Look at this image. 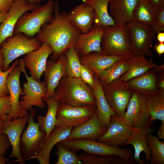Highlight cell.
Here are the masks:
<instances>
[{
	"label": "cell",
	"instance_id": "8",
	"mask_svg": "<svg viewBox=\"0 0 164 164\" xmlns=\"http://www.w3.org/2000/svg\"><path fill=\"white\" fill-rule=\"evenodd\" d=\"M127 25L129 30L131 48L134 56H152L150 47L157 33L156 31L151 26L139 23L133 19Z\"/></svg>",
	"mask_w": 164,
	"mask_h": 164
},
{
	"label": "cell",
	"instance_id": "54",
	"mask_svg": "<svg viewBox=\"0 0 164 164\" xmlns=\"http://www.w3.org/2000/svg\"><path fill=\"white\" fill-rule=\"evenodd\" d=\"M31 3L39 4L41 2V0H28Z\"/></svg>",
	"mask_w": 164,
	"mask_h": 164
},
{
	"label": "cell",
	"instance_id": "5",
	"mask_svg": "<svg viewBox=\"0 0 164 164\" xmlns=\"http://www.w3.org/2000/svg\"><path fill=\"white\" fill-rule=\"evenodd\" d=\"M42 44L36 36L30 37L22 33L13 34L6 38L0 46V50L4 58V71L9 68L10 64L13 61L39 49Z\"/></svg>",
	"mask_w": 164,
	"mask_h": 164
},
{
	"label": "cell",
	"instance_id": "13",
	"mask_svg": "<svg viewBox=\"0 0 164 164\" xmlns=\"http://www.w3.org/2000/svg\"><path fill=\"white\" fill-rule=\"evenodd\" d=\"M135 129L122 118L112 116L106 131L97 139L98 141L111 146L119 147L122 146Z\"/></svg>",
	"mask_w": 164,
	"mask_h": 164
},
{
	"label": "cell",
	"instance_id": "33",
	"mask_svg": "<svg viewBox=\"0 0 164 164\" xmlns=\"http://www.w3.org/2000/svg\"><path fill=\"white\" fill-rule=\"evenodd\" d=\"M146 98V106L151 120H159L164 122V91Z\"/></svg>",
	"mask_w": 164,
	"mask_h": 164
},
{
	"label": "cell",
	"instance_id": "27",
	"mask_svg": "<svg viewBox=\"0 0 164 164\" xmlns=\"http://www.w3.org/2000/svg\"><path fill=\"white\" fill-rule=\"evenodd\" d=\"M92 91L95 99L99 120L102 126L107 129L110 123L111 117L116 115L106 100L101 84L95 77L94 86Z\"/></svg>",
	"mask_w": 164,
	"mask_h": 164
},
{
	"label": "cell",
	"instance_id": "10",
	"mask_svg": "<svg viewBox=\"0 0 164 164\" xmlns=\"http://www.w3.org/2000/svg\"><path fill=\"white\" fill-rule=\"evenodd\" d=\"M126 109L122 118L131 127L140 129L151 127L152 121L145 97L133 91Z\"/></svg>",
	"mask_w": 164,
	"mask_h": 164
},
{
	"label": "cell",
	"instance_id": "47",
	"mask_svg": "<svg viewBox=\"0 0 164 164\" xmlns=\"http://www.w3.org/2000/svg\"><path fill=\"white\" fill-rule=\"evenodd\" d=\"M158 137L160 139H164V122L162 124L158 131Z\"/></svg>",
	"mask_w": 164,
	"mask_h": 164
},
{
	"label": "cell",
	"instance_id": "6",
	"mask_svg": "<svg viewBox=\"0 0 164 164\" xmlns=\"http://www.w3.org/2000/svg\"><path fill=\"white\" fill-rule=\"evenodd\" d=\"M59 142L74 151L82 150L86 153L99 156L114 155L134 161L132 150L129 147L122 149L113 147L101 142L87 139L65 140Z\"/></svg>",
	"mask_w": 164,
	"mask_h": 164
},
{
	"label": "cell",
	"instance_id": "44",
	"mask_svg": "<svg viewBox=\"0 0 164 164\" xmlns=\"http://www.w3.org/2000/svg\"><path fill=\"white\" fill-rule=\"evenodd\" d=\"M135 163L136 162L135 161L116 156V157H114L111 164H135Z\"/></svg>",
	"mask_w": 164,
	"mask_h": 164
},
{
	"label": "cell",
	"instance_id": "19",
	"mask_svg": "<svg viewBox=\"0 0 164 164\" xmlns=\"http://www.w3.org/2000/svg\"><path fill=\"white\" fill-rule=\"evenodd\" d=\"M72 128L56 126L43 142L38 152L25 159L37 160L40 164H49L50 155L54 146L60 142L65 140L70 135Z\"/></svg>",
	"mask_w": 164,
	"mask_h": 164
},
{
	"label": "cell",
	"instance_id": "4",
	"mask_svg": "<svg viewBox=\"0 0 164 164\" xmlns=\"http://www.w3.org/2000/svg\"><path fill=\"white\" fill-rule=\"evenodd\" d=\"M54 9V0H48L43 5L37 4L19 19L15 26L13 34L22 33L30 37L35 36L43 25L52 20Z\"/></svg>",
	"mask_w": 164,
	"mask_h": 164
},
{
	"label": "cell",
	"instance_id": "32",
	"mask_svg": "<svg viewBox=\"0 0 164 164\" xmlns=\"http://www.w3.org/2000/svg\"><path fill=\"white\" fill-rule=\"evenodd\" d=\"M128 70L126 61L122 60L115 62L108 68L94 75L103 86L120 77Z\"/></svg>",
	"mask_w": 164,
	"mask_h": 164
},
{
	"label": "cell",
	"instance_id": "25",
	"mask_svg": "<svg viewBox=\"0 0 164 164\" xmlns=\"http://www.w3.org/2000/svg\"><path fill=\"white\" fill-rule=\"evenodd\" d=\"M126 62L128 70L119 77L125 82L138 77L150 70L154 69L159 72L163 70L164 68L163 64L158 65L152 58L147 59L144 56H134Z\"/></svg>",
	"mask_w": 164,
	"mask_h": 164
},
{
	"label": "cell",
	"instance_id": "11",
	"mask_svg": "<svg viewBox=\"0 0 164 164\" xmlns=\"http://www.w3.org/2000/svg\"><path fill=\"white\" fill-rule=\"evenodd\" d=\"M29 111L28 125L22 133L20 143L21 154L25 160L38 152L46 135L45 132L41 130L39 123L34 121L35 110L32 108Z\"/></svg>",
	"mask_w": 164,
	"mask_h": 164
},
{
	"label": "cell",
	"instance_id": "48",
	"mask_svg": "<svg viewBox=\"0 0 164 164\" xmlns=\"http://www.w3.org/2000/svg\"><path fill=\"white\" fill-rule=\"evenodd\" d=\"M157 36V39L159 43H164V32H158Z\"/></svg>",
	"mask_w": 164,
	"mask_h": 164
},
{
	"label": "cell",
	"instance_id": "41",
	"mask_svg": "<svg viewBox=\"0 0 164 164\" xmlns=\"http://www.w3.org/2000/svg\"><path fill=\"white\" fill-rule=\"evenodd\" d=\"M152 27L157 33L164 30V8L158 11L156 19Z\"/></svg>",
	"mask_w": 164,
	"mask_h": 164
},
{
	"label": "cell",
	"instance_id": "9",
	"mask_svg": "<svg viewBox=\"0 0 164 164\" xmlns=\"http://www.w3.org/2000/svg\"><path fill=\"white\" fill-rule=\"evenodd\" d=\"M106 100L116 116L122 118L133 91L119 78L102 86Z\"/></svg>",
	"mask_w": 164,
	"mask_h": 164
},
{
	"label": "cell",
	"instance_id": "43",
	"mask_svg": "<svg viewBox=\"0 0 164 164\" xmlns=\"http://www.w3.org/2000/svg\"><path fill=\"white\" fill-rule=\"evenodd\" d=\"M15 0H0V12L8 11Z\"/></svg>",
	"mask_w": 164,
	"mask_h": 164
},
{
	"label": "cell",
	"instance_id": "46",
	"mask_svg": "<svg viewBox=\"0 0 164 164\" xmlns=\"http://www.w3.org/2000/svg\"><path fill=\"white\" fill-rule=\"evenodd\" d=\"M155 49L159 56H160L164 53V43H159L155 46Z\"/></svg>",
	"mask_w": 164,
	"mask_h": 164
},
{
	"label": "cell",
	"instance_id": "45",
	"mask_svg": "<svg viewBox=\"0 0 164 164\" xmlns=\"http://www.w3.org/2000/svg\"><path fill=\"white\" fill-rule=\"evenodd\" d=\"M148 0L150 4L158 11L164 8V0Z\"/></svg>",
	"mask_w": 164,
	"mask_h": 164
},
{
	"label": "cell",
	"instance_id": "30",
	"mask_svg": "<svg viewBox=\"0 0 164 164\" xmlns=\"http://www.w3.org/2000/svg\"><path fill=\"white\" fill-rule=\"evenodd\" d=\"M44 101L48 108L46 114L44 116H39L38 119L41 130L46 134L43 141L56 126V114L60 105L53 96L49 97Z\"/></svg>",
	"mask_w": 164,
	"mask_h": 164
},
{
	"label": "cell",
	"instance_id": "31",
	"mask_svg": "<svg viewBox=\"0 0 164 164\" xmlns=\"http://www.w3.org/2000/svg\"><path fill=\"white\" fill-rule=\"evenodd\" d=\"M158 11L146 0H139L133 12V19L139 23L151 26L155 21Z\"/></svg>",
	"mask_w": 164,
	"mask_h": 164
},
{
	"label": "cell",
	"instance_id": "42",
	"mask_svg": "<svg viewBox=\"0 0 164 164\" xmlns=\"http://www.w3.org/2000/svg\"><path fill=\"white\" fill-rule=\"evenodd\" d=\"M11 146V145L7 136L4 134H0V157L5 156L7 150L10 149Z\"/></svg>",
	"mask_w": 164,
	"mask_h": 164
},
{
	"label": "cell",
	"instance_id": "7",
	"mask_svg": "<svg viewBox=\"0 0 164 164\" xmlns=\"http://www.w3.org/2000/svg\"><path fill=\"white\" fill-rule=\"evenodd\" d=\"M19 67L24 73L26 82L24 83L20 104L25 109L29 111L33 106L43 108L45 104L43 98L47 91V86L44 81H38L32 77L28 75L26 70L23 59L19 60Z\"/></svg>",
	"mask_w": 164,
	"mask_h": 164
},
{
	"label": "cell",
	"instance_id": "51",
	"mask_svg": "<svg viewBox=\"0 0 164 164\" xmlns=\"http://www.w3.org/2000/svg\"><path fill=\"white\" fill-rule=\"evenodd\" d=\"M4 58L3 54L0 50V73L3 70Z\"/></svg>",
	"mask_w": 164,
	"mask_h": 164
},
{
	"label": "cell",
	"instance_id": "50",
	"mask_svg": "<svg viewBox=\"0 0 164 164\" xmlns=\"http://www.w3.org/2000/svg\"><path fill=\"white\" fill-rule=\"evenodd\" d=\"M158 86L160 90L164 91V76H162L159 82L157 83Z\"/></svg>",
	"mask_w": 164,
	"mask_h": 164
},
{
	"label": "cell",
	"instance_id": "22",
	"mask_svg": "<svg viewBox=\"0 0 164 164\" xmlns=\"http://www.w3.org/2000/svg\"><path fill=\"white\" fill-rule=\"evenodd\" d=\"M154 131V129L151 127L135 129L122 146H124L128 145H133L135 150L133 155L134 160L139 164L145 163L144 161L141 160L140 158V154L142 152H144L145 154L146 163L149 162L151 152L147 144V137L149 133Z\"/></svg>",
	"mask_w": 164,
	"mask_h": 164
},
{
	"label": "cell",
	"instance_id": "36",
	"mask_svg": "<svg viewBox=\"0 0 164 164\" xmlns=\"http://www.w3.org/2000/svg\"><path fill=\"white\" fill-rule=\"evenodd\" d=\"M57 160L55 164H80L79 155L75 151L65 147L59 142L56 144Z\"/></svg>",
	"mask_w": 164,
	"mask_h": 164
},
{
	"label": "cell",
	"instance_id": "20",
	"mask_svg": "<svg viewBox=\"0 0 164 164\" xmlns=\"http://www.w3.org/2000/svg\"><path fill=\"white\" fill-rule=\"evenodd\" d=\"M67 15L71 24L81 33H87L94 28V12L87 4L82 3L77 5Z\"/></svg>",
	"mask_w": 164,
	"mask_h": 164
},
{
	"label": "cell",
	"instance_id": "1",
	"mask_svg": "<svg viewBox=\"0 0 164 164\" xmlns=\"http://www.w3.org/2000/svg\"><path fill=\"white\" fill-rule=\"evenodd\" d=\"M80 33L70 22L67 13L60 12L59 4L55 1L52 19L43 25L35 36L41 43H46L51 46V60L56 61L67 50L74 46Z\"/></svg>",
	"mask_w": 164,
	"mask_h": 164
},
{
	"label": "cell",
	"instance_id": "38",
	"mask_svg": "<svg viewBox=\"0 0 164 164\" xmlns=\"http://www.w3.org/2000/svg\"><path fill=\"white\" fill-rule=\"evenodd\" d=\"M19 60L16 59L10 67L0 73V96H5L9 95V92L7 86L8 77L10 72L19 65Z\"/></svg>",
	"mask_w": 164,
	"mask_h": 164
},
{
	"label": "cell",
	"instance_id": "35",
	"mask_svg": "<svg viewBox=\"0 0 164 164\" xmlns=\"http://www.w3.org/2000/svg\"><path fill=\"white\" fill-rule=\"evenodd\" d=\"M147 144L151 152L149 162L151 164H164V143L157 137L149 133Z\"/></svg>",
	"mask_w": 164,
	"mask_h": 164
},
{
	"label": "cell",
	"instance_id": "29",
	"mask_svg": "<svg viewBox=\"0 0 164 164\" xmlns=\"http://www.w3.org/2000/svg\"><path fill=\"white\" fill-rule=\"evenodd\" d=\"M94 10L95 17L94 27L102 26L105 27L114 26L116 25L108 12L110 0H82Z\"/></svg>",
	"mask_w": 164,
	"mask_h": 164
},
{
	"label": "cell",
	"instance_id": "53",
	"mask_svg": "<svg viewBox=\"0 0 164 164\" xmlns=\"http://www.w3.org/2000/svg\"><path fill=\"white\" fill-rule=\"evenodd\" d=\"M5 121L0 118V134H2Z\"/></svg>",
	"mask_w": 164,
	"mask_h": 164
},
{
	"label": "cell",
	"instance_id": "21",
	"mask_svg": "<svg viewBox=\"0 0 164 164\" xmlns=\"http://www.w3.org/2000/svg\"><path fill=\"white\" fill-rule=\"evenodd\" d=\"M104 31L102 26L94 27L88 32L79 35L74 47L81 57L92 52L101 53Z\"/></svg>",
	"mask_w": 164,
	"mask_h": 164
},
{
	"label": "cell",
	"instance_id": "23",
	"mask_svg": "<svg viewBox=\"0 0 164 164\" xmlns=\"http://www.w3.org/2000/svg\"><path fill=\"white\" fill-rule=\"evenodd\" d=\"M157 71L151 69L143 74L126 82L133 91H136L145 98L155 94L160 90L157 84Z\"/></svg>",
	"mask_w": 164,
	"mask_h": 164
},
{
	"label": "cell",
	"instance_id": "52",
	"mask_svg": "<svg viewBox=\"0 0 164 164\" xmlns=\"http://www.w3.org/2000/svg\"><path fill=\"white\" fill-rule=\"evenodd\" d=\"M9 161L8 158L5 156H2L0 157V164H5L7 162Z\"/></svg>",
	"mask_w": 164,
	"mask_h": 164
},
{
	"label": "cell",
	"instance_id": "34",
	"mask_svg": "<svg viewBox=\"0 0 164 164\" xmlns=\"http://www.w3.org/2000/svg\"><path fill=\"white\" fill-rule=\"evenodd\" d=\"M64 53L67 60L66 70L67 76L80 79L81 64L80 60V56L79 53L73 46L67 50Z\"/></svg>",
	"mask_w": 164,
	"mask_h": 164
},
{
	"label": "cell",
	"instance_id": "55",
	"mask_svg": "<svg viewBox=\"0 0 164 164\" xmlns=\"http://www.w3.org/2000/svg\"></svg>",
	"mask_w": 164,
	"mask_h": 164
},
{
	"label": "cell",
	"instance_id": "18",
	"mask_svg": "<svg viewBox=\"0 0 164 164\" xmlns=\"http://www.w3.org/2000/svg\"><path fill=\"white\" fill-rule=\"evenodd\" d=\"M66 58L62 54L56 61L47 60L46 68L43 73V77L47 86V91L43 98L44 101L53 96L55 90L60 81L64 77L67 76L66 70Z\"/></svg>",
	"mask_w": 164,
	"mask_h": 164
},
{
	"label": "cell",
	"instance_id": "26",
	"mask_svg": "<svg viewBox=\"0 0 164 164\" xmlns=\"http://www.w3.org/2000/svg\"><path fill=\"white\" fill-rule=\"evenodd\" d=\"M138 1L110 0V15L116 25H126L133 19V12Z\"/></svg>",
	"mask_w": 164,
	"mask_h": 164
},
{
	"label": "cell",
	"instance_id": "24",
	"mask_svg": "<svg viewBox=\"0 0 164 164\" xmlns=\"http://www.w3.org/2000/svg\"><path fill=\"white\" fill-rule=\"evenodd\" d=\"M106 130L100 122L97 110L89 120L82 125L72 128L66 140L87 139L95 140L98 139Z\"/></svg>",
	"mask_w": 164,
	"mask_h": 164
},
{
	"label": "cell",
	"instance_id": "39",
	"mask_svg": "<svg viewBox=\"0 0 164 164\" xmlns=\"http://www.w3.org/2000/svg\"><path fill=\"white\" fill-rule=\"evenodd\" d=\"M80 79L88 85L92 89L94 86L95 77L94 72L87 66L81 64Z\"/></svg>",
	"mask_w": 164,
	"mask_h": 164
},
{
	"label": "cell",
	"instance_id": "3",
	"mask_svg": "<svg viewBox=\"0 0 164 164\" xmlns=\"http://www.w3.org/2000/svg\"><path fill=\"white\" fill-rule=\"evenodd\" d=\"M104 28L100 53L119 56L126 61L134 56L131 48L129 30L127 24Z\"/></svg>",
	"mask_w": 164,
	"mask_h": 164
},
{
	"label": "cell",
	"instance_id": "12",
	"mask_svg": "<svg viewBox=\"0 0 164 164\" xmlns=\"http://www.w3.org/2000/svg\"><path fill=\"white\" fill-rule=\"evenodd\" d=\"M96 110L95 106L77 107L60 104L56 114V126L72 128L77 127L89 120Z\"/></svg>",
	"mask_w": 164,
	"mask_h": 164
},
{
	"label": "cell",
	"instance_id": "14",
	"mask_svg": "<svg viewBox=\"0 0 164 164\" xmlns=\"http://www.w3.org/2000/svg\"><path fill=\"white\" fill-rule=\"evenodd\" d=\"M21 71L19 66L15 67L10 73L7 78V86L10 98V107L7 121L12 120L28 114L20 104L19 97L22 89L20 85Z\"/></svg>",
	"mask_w": 164,
	"mask_h": 164
},
{
	"label": "cell",
	"instance_id": "37",
	"mask_svg": "<svg viewBox=\"0 0 164 164\" xmlns=\"http://www.w3.org/2000/svg\"><path fill=\"white\" fill-rule=\"evenodd\" d=\"M114 156H99L85 152L81 153L79 155L82 164H111Z\"/></svg>",
	"mask_w": 164,
	"mask_h": 164
},
{
	"label": "cell",
	"instance_id": "17",
	"mask_svg": "<svg viewBox=\"0 0 164 164\" xmlns=\"http://www.w3.org/2000/svg\"><path fill=\"white\" fill-rule=\"evenodd\" d=\"M52 53V49L49 45L43 43L39 49L25 55L23 59L24 66L29 70L31 76L37 81H40L48 58Z\"/></svg>",
	"mask_w": 164,
	"mask_h": 164
},
{
	"label": "cell",
	"instance_id": "40",
	"mask_svg": "<svg viewBox=\"0 0 164 164\" xmlns=\"http://www.w3.org/2000/svg\"><path fill=\"white\" fill-rule=\"evenodd\" d=\"M10 107L9 95L5 96H0V118L4 121H7Z\"/></svg>",
	"mask_w": 164,
	"mask_h": 164
},
{
	"label": "cell",
	"instance_id": "2",
	"mask_svg": "<svg viewBox=\"0 0 164 164\" xmlns=\"http://www.w3.org/2000/svg\"><path fill=\"white\" fill-rule=\"evenodd\" d=\"M53 97L60 104L96 106L95 97L91 88L80 79L67 76L61 79Z\"/></svg>",
	"mask_w": 164,
	"mask_h": 164
},
{
	"label": "cell",
	"instance_id": "28",
	"mask_svg": "<svg viewBox=\"0 0 164 164\" xmlns=\"http://www.w3.org/2000/svg\"><path fill=\"white\" fill-rule=\"evenodd\" d=\"M80 60L81 64L91 69L95 75L108 68L115 62L124 59L119 56L92 52L81 56Z\"/></svg>",
	"mask_w": 164,
	"mask_h": 164
},
{
	"label": "cell",
	"instance_id": "15",
	"mask_svg": "<svg viewBox=\"0 0 164 164\" xmlns=\"http://www.w3.org/2000/svg\"><path fill=\"white\" fill-rule=\"evenodd\" d=\"M29 114L17 119L5 121L2 134L6 135L9 138L12 150L9 158L17 159L15 162L25 163V160L21 154L20 143L21 135L28 123Z\"/></svg>",
	"mask_w": 164,
	"mask_h": 164
},
{
	"label": "cell",
	"instance_id": "16",
	"mask_svg": "<svg viewBox=\"0 0 164 164\" xmlns=\"http://www.w3.org/2000/svg\"><path fill=\"white\" fill-rule=\"evenodd\" d=\"M37 4L31 3L28 0H15L0 26V46L5 39L13 35L15 25L21 16L32 9Z\"/></svg>",
	"mask_w": 164,
	"mask_h": 164
},
{
	"label": "cell",
	"instance_id": "49",
	"mask_svg": "<svg viewBox=\"0 0 164 164\" xmlns=\"http://www.w3.org/2000/svg\"><path fill=\"white\" fill-rule=\"evenodd\" d=\"M8 14V11L0 12V26L7 16Z\"/></svg>",
	"mask_w": 164,
	"mask_h": 164
}]
</instances>
